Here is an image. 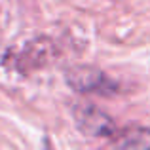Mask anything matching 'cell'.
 Instances as JSON below:
<instances>
[{
	"mask_svg": "<svg viewBox=\"0 0 150 150\" xmlns=\"http://www.w3.org/2000/svg\"><path fill=\"white\" fill-rule=\"evenodd\" d=\"M108 150H150V129L129 127L118 133L108 144Z\"/></svg>",
	"mask_w": 150,
	"mask_h": 150,
	"instance_id": "obj_2",
	"label": "cell"
},
{
	"mask_svg": "<svg viewBox=\"0 0 150 150\" xmlns=\"http://www.w3.org/2000/svg\"><path fill=\"white\" fill-rule=\"evenodd\" d=\"M78 125L84 129L88 135L95 137H105L114 133V124L106 114H103L101 110L93 108V106H84V108L76 110Z\"/></svg>",
	"mask_w": 150,
	"mask_h": 150,
	"instance_id": "obj_1",
	"label": "cell"
},
{
	"mask_svg": "<svg viewBox=\"0 0 150 150\" xmlns=\"http://www.w3.org/2000/svg\"><path fill=\"white\" fill-rule=\"evenodd\" d=\"M69 82L78 91H95V89H99V86L106 84V78L97 69L80 67V69H74L69 72Z\"/></svg>",
	"mask_w": 150,
	"mask_h": 150,
	"instance_id": "obj_3",
	"label": "cell"
}]
</instances>
